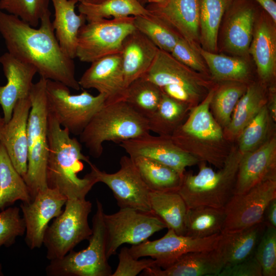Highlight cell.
Wrapping results in <instances>:
<instances>
[{
	"label": "cell",
	"instance_id": "681fc988",
	"mask_svg": "<svg viewBox=\"0 0 276 276\" xmlns=\"http://www.w3.org/2000/svg\"><path fill=\"white\" fill-rule=\"evenodd\" d=\"M264 222L266 225L276 227V198L267 205L264 214Z\"/></svg>",
	"mask_w": 276,
	"mask_h": 276
},
{
	"label": "cell",
	"instance_id": "484cf974",
	"mask_svg": "<svg viewBox=\"0 0 276 276\" xmlns=\"http://www.w3.org/2000/svg\"><path fill=\"white\" fill-rule=\"evenodd\" d=\"M54 9L52 25L61 49L69 58H76L78 36L81 28L87 22L82 13L77 14L74 0H51Z\"/></svg>",
	"mask_w": 276,
	"mask_h": 276
},
{
	"label": "cell",
	"instance_id": "8992f818",
	"mask_svg": "<svg viewBox=\"0 0 276 276\" xmlns=\"http://www.w3.org/2000/svg\"><path fill=\"white\" fill-rule=\"evenodd\" d=\"M97 209L92 219V234L88 246L70 251L61 259L51 260L45 268L49 276H111L112 270L106 257V234L102 203L96 200Z\"/></svg>",
	"mask_w": 276,
	"mask_h": 276
},
{
	"label": "cell",
	"instance_id": "4316f807",
	"mask_svg": "<svg viewBox=\"0 0 276 276\" xmlns=\"http://www.w3.org/2000/svg\"><path fill=\"white\" fill-rule=\"evenodd\" d=\"M214 94L213 91H210L201 104L193 108L186 122L171 136L174 143L188 137L206 141H219L222 138L221 128L210 111Z\"/></svg>",
	"mask_w": 276,
	"mask_h": 276
},
{
	"label": "cell",
	"instance_id": "60d3db41",
	"mask_svg": "<svg viewBox=\"0 0 276 276\" xmlns=\"http://www.w3.org/2000/svg\"><path fill=\"white\" fill-rule=\"evenodd\" d=\"M269 112L264 105L240 132L239 149L241 154L256 149L265 137L268 129Z\"/></svg>",
	"mask_w": 276,
	"mask_h": 276
},
{
	"label": "cell",
	"instance_id": "8d00e7d4",
	"mask_svg": "<svg viewBox=\"0 0 276 276\" xmlns=\"http://www.w3.org/2000/svg\"><path fill=\"white\" fill-rule=\"evenodd\" d=\"M135 29L146 35L159 50L171 53L181 37L169 25L150 13L133 16Z\"/></svg>",
	"mask_w": 276,
	"mask_h": 276
},
{
	"label": "cell",
	"instance_id": "6da1fadb",
	"mask_svg": "<svg viewBox=\"0 0 276 276\" xmlns=\"http://www.w3.org/2000/svg\"><path fill=\"white\" fill-rule=\"evenodd\" d=\"M51 12L40 19L38 28L17 16L0 10V33L8 52L17 59L33 65L40 77L60 82L78 90L73 59L61 49L51 21Z\"/></svg>",
	"mask_w": 276,
	"mask_h": 276
},
{
	"label": "cell",
	"instance_id": "f546056e",
	"mask_svg": "<svg viewBox=\"0 0 276 276\" xmlns=\"http://www.w3.org/2000/svg\"><path fill=\"white\" fill-rule=\"evenodd\" d=\"M131 158L142 179L150 191L169 192L178 190L183 176L176 170L144 156H137Z\"/></svg>",
	"mask_w": 276,
	"mask_h": 276
},
{
	"label": "cell",
	"instance_id": "f1b7e54d",
	"mask_svg": "<svg viewBox=\"0 0 276 276\" xmlns=\"http://www.w3.org/2000/svg\"><path fill=\"white\" fill-rule=\"evenodd\" d=\"M17 200L24 202L31 201L28 187L0 141V212Z\"/></svg>",
	"mask_w": 276,
	"mask_h": 276
},
{
	"label": "cell",
	"instance_id": "ac0fdd59",
	"mask_svg": "<svg viewBox=\"0 0 276 276\" xmlns=\"http://www.w3.org/2000/svg\"><path fill=\"white\" fill-rule=\"evenodd\" d=\"M0 64L7 80L5 85H0V105L6 123L12 117L16 102L29 97L33 79L37 71L33 65L17 59L8 52L0 56Z\"/></svg>",
	"mask_w": 276,
	"mask_h": 276
},
{
	"label": "cell",
	"instance_id": "30bf717a",
	"mask_svg": "<svg viewBox=\"0 0 276 276\" xmlns=\"http://www.w3.org/2000/svg\"><path fill=\"white\" fill-rule=\"evenodd\" d=\"M106 230V252L108 259L124 243L138 244L167 228L165 223L152 213L125 208L112 214L104 213Z\"/></svg>",
	"mask_w": 276,
	"mask_h": 276
},
{
	"label": "cell",
	"instance_id": "74e56055",
	"mask_svg": "<svg viewBox=\"0 0 276 276\" xmlns=\"http://www.w3.org/2000/svg\"><path fill=\"white\" fill-rule=\"evenodd\" d=\"M212 76L219 80L241 81L248 75L246 62L237 58L216 54L212 52L199 49Z\"/></svg>",
	"mask_w": 276,
	"mask_h": 276
},
{
	"label": "cell",
	"instance_id": "816d5d0a",
	"mask_svg": "<svg viewBox=\"0 0 276 276\" xmlns=\"http://www.w3.org/2000/svg\"><path fill=\"white\" fill-rule=\"evenodd\" d=\"M270 113L273 120L275 121L276 118V101L275 97H273L270 105Z\"/></svg>",
	"mask_w": 276,
	"mask_h": 276
},
{
	"label": "cell",
	"instance_id": "f35d334b",
	"mask_svg": "<svg viewBox=\"0 0 276 276\" xmlns=\"http://www.w3.org/2000/svg\"><path fill=\"white\" fill-rule=\"evenodd\" d=\"M261 90L249 86L238 101L233 111L228 130L233 135L240 133L264 105Z\"/></svg>",
	"mask_w": 276,
	"mask_h": 276
},
{
	"label": "cell",
	"instance_id": "277c9868",
	"mask_svg": "<svg viewBox=\"0 0 276 276\" xmlns=\"http://www.w3.org/2000/svg\"><path fill=\"white\" fill-rule=\"evenodd\" d=\"M47 79L40 77L33 83L29 97L31 107L28 127V169L24 180L31 200L40 190L48 188L46 171L49 148L48 137L49 110L46 97Z\"/></svg>",
	"mask_w": 276,
	"mask_h": 276
},
{
	"label": "cell",
	"instance_id": "db71d44e",
	"mask_svg": "<svg viewBox=\"0 0 276 276\" xmlns=\"http://www.w3.org/2000/svg\"><path fill=\"white\" fill-rule=\"evenodd\" d=\"M105 0H83L82 2L88 4H98L103 2ZM82 3V2H81Z\"/></svg>",
	"mask_w": 276,
	"mask_h": 276
},
{
	"label": "cell",
	"instance_id": "9f6ffc18",
	"mask_svg": "<svg viewBox=\"0 0 276 276\" xmlns=\"http://www.w3.org/2000/svg\"><path fill=\"white\" fill-rule=\"evenodd\" d=\"M3 273L2 272V265L0 264V276L3 275Z\"/></svg>",
	"mask_w": 276,
	"mask_h": 276
},
{
	"label": "cell",
	"instance_id": "bcb514c9",
	"mask_svg": "<svg viewBox=\"0 0 276 276\" xmlns=\"http://www.w3.org/2000/svg\"><path fill=\"white\" fill-rule=\"evenodd\" d=\"M170 54L178 61L193 71L203 72L205 69L204 62L196 53L195 48L181 37Z\"/></svg>",
	"mask_w": 276,
	"mask_h": 276
},
{
	"label": "cell",
	"instance_id": "603a6c76",
	"mask_svg": "<svg viewBox=\"0 0 276 276\" xmlns=\"http://www.w3.org/2000/svg\"><path fill=\"white\" fill-rule=\"evenodd\" d=\"M158 50L146 35L136 29L125 38L120 54L127 87L147 72Z\"/></svg>",
	"mask_w": 276,
	"mask_h": 276
},
{
	"label": "cell",
	"instance_id": "7a4b0ae2",
	"mask_svg": "<svg viewBox=\"0 0 276 276\" xmlns=\"http://www.w3.org/2000/svg\"><path fill=\"white\" fill-rule=\"evenodd\" d=\"M49 156L46 171L48 188L57 189L67 199H85L96 178L90 170L83 178L78 173L84 168L82 162L90 165L89 157L82 152L80 142L71 137L55 117L49 112L48 118Z\"/></svg>",
	"mask_w": 276,
	"mask_h": 276
},
{
	"label": "cell",
	"instance_id": "c3c4849f",
	"mask_svg": "<svg viewBox=\"0 0 276 276\" xmlns=\"http://www.w3.org/2000/svg\"><path fill=\"white\" fill-rule=\"evenodd\" d=\"M160 88L164 94L181 103L186 104L193 99L188 90L179 85L168 84Z\"/></svg>",
	"mask_w": 276,
	"mask_h": 276
},
{
	"label": "cell",
	"instance_id": "f5cc1de1",
	"mask_svg": "<svg viewBox=\"0 0 276 276\" xmlns=\"http://www.w3.org/2000/svg\"><path fill=\"white\" fill-rule=\"evenodd\" d=\"M5 124L4 118L0 117V140L2 137L3 129Z\"/></svg>",
	"mask_w": 276,
	"mask_h": 276
},
{
	"label": "cell",
	"instance_id": "7402d4cb",
	"mask_svg": "<svg viewBox=\"0 0 276 276\" xmlns=\"http://www.w3.org/2000/svg\"><path fill=\"white\" fill-rule=\"evenodd\" d=\"M224 266L223 261L215 248L185 254L164 269L156 266L147 268L141 275L218 276Z\"/></svg>",
	"mask_w": 276,
	"mask_h": 276
},
{
	"label": "cell",
	"instance_id": "f907efd6",
	"mask_svg": "<svg viewBox=\"0 0 276 276\" xmlns=\"http://www.w3.org/2000/svg\"><path fill=\"white\" fill-rule=\"evenodd\" d=\"M276 22V3L274 0H254Z\"/></svg>",
	"mask_w": 276,
	"mask_h": 276
},
{
	"label": "cell",
	"instance_id": "e0dca14e",
	"mask_svg": "<svg viewBox=\"0 0 276 276\" xmlns=\"http://www.w3.org/2000/svg\"><path fill=\"white\" fill-rule=\"evenodd\" d=\"M145 7L195 48L199 36V0H150Z\"/></svg>",
	"mask_w": 276,
	"mask_h": 276
},
{
	"label": "cell",
	"instance_id": "2e32d148",
	"mask_svg": "<svg viewBox=\"0 0 276 276\" xmlns=\"http://www.w3.org/2000/svg\"><path fill=\"white\" fill-rule=\"evenodd\" d=\"M80 87L95 89L104 95L105 105L125 101L126 85L120 53L107 56L91 63L78 80Z\"/></svg>",
	"mask_w": 276,
	"mask_h": 276
},
{
	"label": "cell",
	"instance_id": "1f68e13d",
	"mask_svg": "<svg viewBox=\"0 0 276 276\" xmlns=\"http://www.w3.org/2000/svg\"><path fill=\"white\" fill-rule=\"evenodd\" d=\"M225 219L224 209L209 206L188 208L184 236L205 238L222 232Z\"/></svg>",
	"mask_w": 276,
	"mask_h": 276
},
{
	"label": "cell",
	"instance_id": "ffe728a7",
	"mask_svg": "<svg viewBox=\"0 0 276 276\" xmlns=\"http://www.w3.org/2000/svg\"><path fill=\"white\" fill-rule=\"evenodd\" d=\"M275 160L276 141L274 138L242 154L234 194L245 193L263 180L276 177Z\"/></svg>",
	"mask_w": 276,
	"mask_h": 276
},
{
	"label": "cell",
	"instance_id": "83f0119b",
	"mask_svg": "<svg viewBox=\"0 0 276 276\" xmlns=\"http://www.w3.org/2000/svg\"><path fill=\"white\" fill-rule=\"evenodd\" d=\"M149 203L151 212L177 234L184 236L186 203L177 191H150Z\"/></svg>",
	"mask_w": 276,
	"mask_h": 276
},
{
	"label": "cell",
	"instance_id": "5b68a950",
	"mask_svg": "<svg viewBox=\"0 0 276 276\" xmlns=\"http://www.w3.org/2000/svg\"><path fill=\"white\" fill-rule=\"evenodd\" d=\"M241 155L240 153L229 156L217 172L203 164L196 174L184 173L177 192L188 208L209 206L224 209L234 194Z\"/></svg>",
	"mask_w": 276,
	"mask_h": 276
},
{
	"label": "cell",
	"instance_id": "4dcf8cb0",
	"mask_svg": "<svg viewBox=\"0 0 276 276\" xmlns=\"http://www.w3.org/2000/svg\"><path fill=\"white\" fill-rule=\"evenodd\" d=\"M257 28L249 52L257 66L258 74L264 80L274 75L276 64V42L274 31L265 21Z\"/></svg>",
	"mask_w": 276,
	"mask_h": 276
},
{
	"label": "cell",
	"instance_id": "d6986e66",
	"mask_svg": "<svg viewBox=\"0 0 276 276\" xmlns=\"http://www.w3.org/2000/svg\"><path fill=\"white\" fill-rule=\"evenodd\" d=\"M31 107L29 97L16 102L11 118L4 125L0 140L13 165L24 179L28 169L27 127Z\"/></svg>",
	"mask_w": 276,
	"mask_h": 276
},
{
	"label": "cell",
	"instance_id": "9c48e42d",
	"mask_svg": "<svg viewBox=\"0 0 276 276\" xmlns=\"http://www.w3.org/2000/svg\"><path fill=\"white\" fill-rule=\"evenodd\" d=\"M135 29L133 16L87 21L78 34L76 58L91 63L120 53L124 39Z\"/></svg>",
	"mask_w": 276,
	"mask_h": 276
},
{
	"label": "cell",
	"instance_id": "ab89813d",
	"mask_svg": "<svg viewBox=\"0 0 276 276\" xmlns=\"http://www.w3.org/2000/svg\"><path fill=\"white\" fill-rule=\"evenodd\" d=\"M50 0H0V10L15 15L36 28L41 18L50 12Z\"/></svg>",
	"mask_w": 276,
	"mask_h": 276
},
{
	"label": "cell",
	"instance_id": "d4e9b609",
	"mask_svg": "<svg viewBox=\"0 0 276 276\" xmlns=\"http://www.w3.org/2000/svg\"><path fill=\"white\" fill-rule=\"evenodd\" d=\"M265 227L263 222L243 229L221 232L215 248L224 266L239 263L254 255Z\"/></svg>",
	"mask_w": 276,
	"mask_h": 276
},
{
	"label": "cell",
	"instance_id": "d6a6232c",
	"mask_svg": "<svg viewBox=\"0 0 276 276\" xmlns=\"http://www.w3.org/2000/svg\"><path fill=\"white\" fill-rule=\"evenodd\" d=\"M78 11L87 21L145 15L150 13L137 0H105L98 4L79 3Z\"/></svg>",
	"mask_w": 276,
	"mask_h": 276
},
{
	"label": "cell",
	"instance_id": "e575fe53",
	"mask_svg": "<svg viewBox=\"0 0 276 276\" xmlns=\"http://www.w3.org/2000/svg\"><path fill=\"white\" fill-rule=\"evenodd\" d=\"M186 110V104L178 102L163 93L156 110L148 119L150 131L159 135L171 136L179 127L178 124Z\"/></svg>",
	"mask_w": 276,
	"mask_h": 276
},
{
	"label": "cell",
	"instance_id": "ee69618b",
	"mask_svg": "<svg viewBox=\"0 0 276 276\" xmlns=\"http://www.w3.org/2000/svg\"><path fill=\"white\" fill-rule=\"evenodd\" d=\"M25 232V223L19 208L9 207L0 212V248L11 246L17 237Z\"/></svg>",
	"mask_w": 276,
	"mask_h": 276
},
{
	"label": "cell",
	"instance_id": "7bdbcfd3",
	"mask_svg": "<svg viewBox=\"0 0 276 276\" xmlns=\"http://www.w3.org/2000/svg\"><path fill=\"white\" fill-rule=\"evenodd\" d=\"M244 93V89L241 86L229 85L214 94L211 104L216 116L223 125H228L234 109Z\"/></svg>",
	"mask_w": 276,
	"mask_h": 276
},
{
	"label": "cell",
	"instance_id": "f6af8a7d",
	"mask_svg": "<svg viewBox=\"0 0 276 276\" xmlns=\"http://www.w3.org/2000/svg\"><path fill=\"white\" fill-rule=\"evenodd\" d=\"M118 258L119 264L111 276H135L147 268L156 266L154 259H135L130 254L129 248L125 246L120 249Z\"/></svg>",
	"mask_w": 276,
	"mask_h": 276
},
{
	"label": "cell",
	"instance_id": "d590c367",
	"mask_svg": "<svg viewBox=\"0 0 276 276\" xmlns=\"http://www.w3.org/2000/svg\"><path fill=\"white\" fill-rule=\"evenodd\" d=\"M163 95L161 88L140 77L127 87L125 101L137 112L148 119L157 109Z\"/></svg>",
	"mask_w": 276,
	"mask_h": 276
},
{
	"label": "cell",
	"instance_id": "cb8c5ba5",
	"mask_svg": "<svg viewBox=\"0 0 276 276\" xmlns=\"http://www.w3.org/2000/svg\"><path fill=\"white\" fill-rule=\"evenodd\" d=\"M254 3V0H234L229 7L231 15L225 32V44L235 54L245 55L249 52L257 13Z\"/></svg>",
	"mask_w": 276,
	"mask_h": 276
},
{
	"label": "cell",
	"instance_id": "11a10c76",
	"mask_svg": "<svg viewBox=\"0 0 276 276\" xmlns=\"http://www.w3.org/2000/svg\"><path fill=\"white\" fill-rule=\"evenodd\" d=\"M150 0H137V1L144 6H146Z\"/></svg>",
	"mask_w": 276,
	"mask_h": 276
},
{
	"label": "cell",
	"instance_id": "7c38bea8",
	"mask_svg": "<svg viewBox=\"0 0 276 276\" xmlns=\"http://www.w3.org/2000/svg\"><path fill=\"white\" fill-rule=\"evenodd\" d=\"M276 198V177L267 178L242 194H234L224 208L222 232L249 227L264 222L265 209Z\"/></svg>",
	"mask_w": 276,
	"mask_h": 276
},
{
	"label": "cell",
	"instance_id": "836d02e7",
	"mask_svg": "<svg viewBox=\"0 0 276 276\" xmlns=\"http://www.w3.org/2000/svg\"><path fill=\"white\" fill-rule=\"evenodd\" d=\"M234 0H199V26L202 43L215 51L219 28L224 14Z\"/></svg>",
	"mask_w": 276,
	"mask_h": 276
},
{
	"label": "cell",
	"instance_id": "7dc6e473",
	"mask_svg": "<svg viewBox=\"0 0 276 276\" xmlns=\"http://www.w3.org/2000/svg\"><path fill=\"white\" fill-rule=\"evenodd\" d=\"M218 276H262V268L254 255L239 263L224 266Z\"/></svg>",
	"mask_w": 276,
	"mask_h": 276
},
{
	"label": "cell",
	"instance_id": "6f0895ef",
	"mask_svg": "<svg viewBox=\"0 0 276 276\" xmlns=\"http://www.w3.org/2000/svg\"><path fill=\"white\" fill-rule=\"evenodd\" d=\"M74 1L77 2V3H78V2L79 3H81V2H82L83 1V0H74Z\"/></svg>",
	"mask_w": 276,
	"mask_h": 276
},
{
	"label": "cell",
	"instance_id": "ba28073f",
	"mask_svg": "<svg viewBox=\"0 0 276 276\" xmlns=\"http://www.w3.org/2000/svg\"><path fill=\"white\" fill-rule=\"evenodd\" d=\"M46 97L49 112L70 134L79 135L96 113L105 104L101 94L93 96L87 91L72 95L70 88L58 81L47 80Z\"/></svg>",
	"mask_w": 276,
	"mask_h": 276
},
{
	"label": "cell",
	"instance_id": "b9f144b4",
	"mask_svg": "<svg viewBox=\"0 0 276 276\" xmlns=\"http://www.w3.org/2000/svg\"><path fill=\"white\" fill-rule=\"evenodd\" d=\"M254 255L261 267L262 276L276 275V227L266 225Z\"/></svg>",
	"mask_w": 276,
	"mask_h": 276
},
{
	"label": "cell",
	"instance_id": "44dd1931",
	"mask_svg": "<svg viewBox=\"0 0 276 276\" xmlns=\"http://www.w3.org/2000/svg\"><path fill=\"white\" fill-rule=\"evenodd\" d=\"M142 77L160 88L168 84L182 86L193 99L200 95L205 84L193 70L178 61L170 53L159 49L151 66Z\"/></svg>",
	"mask_w": 276,
	"mask_h": 276
},
{
	"label": "cell",
	"instance_id": "52a82bcc",
	"mask_svg": "<svg viewBox=\"0 0 276 276\" xmlns=\"http://www.w3.org/2000/svg\"><path fill=\"white\" fill-rule=\"evenodd\" d=\"M62 213L48 226L43 240L49 260L61 259L79 243L88 240L92 229L88 222L92 204L85 199H67Z\"/></svg>",
	"mask_w": 276,
	"mask_h": 276
},
{
	"label": "cell",
	"instance_id": "9a60e30c",
	"mask_svg": "<svg viewBox=\"0 0 276 276\" xmlns=\"http://www.w3.org/2000/svg\"><path fill=\"white\" fill-rule=\"evenodd\" d=\"M120 146L133 157L142 156L164 164L183 175L186 168L198 162L193 154L177 146L171 136L149 133L123 141Z\"/></svg>",
	"mask_w": 276,
	"mask_h": 276
},
{
	"label": "cell",
	"instance_id": "4fadbf2b",
	"mask_svg": "<svg viewBox=\"0 0 276 276\" xmlns=\"http://www.w3.org/2000/svg\"><path fill=\"white\" fill-rule=\"evenodd\" d=\"M220 233L205 238H193L178 235L173 229H168L161 238L132 245L129 251L135 259L151 257L155 260L156 267L164 269L185 254L214 249Z\"/></svg>",
	"mask_w": 276,
	"mask_h": 276
},
{
	"label": "cell",
	"instance_id": "5bb4252c",
	"mask_svg": "<svg viewBox=\"0 0 276 276\" xmlns=\"http://www.w3.org/2000/svg\"><path fill=\"white\" fill-rule=\"evenodd\" d=\"M67 198L57 189L39 191L29 202L20 205L26 226L25 242L31 249L40 248L49 222L60 215Z\"/></svg>",
	"mask_w": 276,
	"mask_h": 276
},
{
	"label": "cell",
	"instance_id": "8fae6325",
	"mask_svg": "<svg viewBox=\"0 0 276 276\" xmlns=\"http://www.w3.org/2000/svg\"><path fill=\"white\" fill-rule=\"evenodd\" d=\"M120 169L113 173L100 170L95 165H89L97 182L105 184L111 190L120 209H131L151 212L149 203L150 190L142 179L132 159L123 156Z\"/></svg>",
	"mask_w": 276,
	"mask_h": 276
},
{
	"label": "cell",
	"instance_id": "3957f363",
	"mask_svg": "<svg viewBox=\"0 0 276 276\" xmlns=\"http://www.w3.org/2000/svg\"><path fill=\"white\" fill-rule=\"evenodd\" d=\"M150 132L148 120L125 101L104 105L79 135L80 142L96 158L103 153L105 141L121 143Z\"/></svg>",
	"mask_w": 276,
	"mask_h": 276
}]
</instances>
